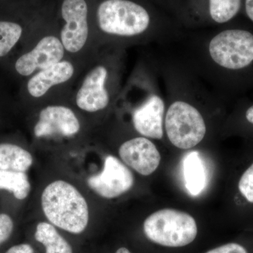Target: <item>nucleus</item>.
<instances>
[{
    "label": "nucleus",
    "mask_w": 253,
    "mask_h": 253,
    "mask_svg": "<svg viewBox=\"0 0 253 253\" xmlns=\"http://www.w3.org/2000/svg\"><path fill=\"white\" fill-rule=\"evenodd\" d=\"M42 209L51 224L71 234H81L89 223V208L84 196L67 181H53L41 196Z\"/></svg>",
    "instance_id": "1"
},
{
    "label": "nucleus",
    "mask_w": 253,
    "mask_h": 253,
    "mask_svg": "<svg viewBox=\"0 0 253 253\" xmlns=\"http://www.w3.org/2000/svg\"><path fill=\"white\" fill-rule=\"evenodd\" d=\"M145 236L151 242L168 248H181L194 242L198 226L192 216L174 209H163L144 220Z\"/></svg>",
    "instance_id": "2"
},
{
    "label": "nucleus",
    "mask_w": 253,
    "mask_h": 253,
    "mask_svg": "<svg viewBox=\"0 0 253 253\" xmlns=\"http://www.w3.org/2000/svg\"><path fill=\"white\" fill-rule=\"evenodd\" d=\"M97 20L101 31L120 37L142 34L151 21L143 6L129 0H105L98 7Z\"/></svg>",
    "instance_id": "3"
},
{
    "label": "nucleus",
    "mask_w": 253,
    "mask_h": 253,
    "mask_svg": "<svg viewBox=\"0 0 253 253\" xmlns=\"http://www.w3.org/2000/svg\"><path fill=\"white\" fill-rule=\"evenodd\" d=\"M165 129L173 146L180 149H190L204 139L207 131L206 122L199 110L183 101H176L169 106Z\"/></svg>",
    "instance_id": "4"
},
{
    "label": "nucleus",
    "mask_w": 253,
    "mask_h": 253,
    "mask_svg": "<svg viewBox=\"0 0 253 253\" xmlns=\"http://www.w3.org/2000/svg\"><path fill=\"white\" fill-rule=\"evenodd\" d=\"M209 54L218 66L229 70L242 69L253 61V35L245 30H226L209 43Z\"/></svg>",
    "instance_id": "5"
},
{
    "label": "nucleus",
    "mask_w": 253,
    "mask_h": 253,
    "mask_svg": "<svg viewBox=\"0 0 253 253\" xmlns=\"http://www.w3.org/2000/svg\"><path fill=\"white\" fill-rule=\"evenodd\" d=\"M86 183L100 197L113 199L128 192L134 185V179L124 163L115 156H108L101 172L89 176Z\"/></svg>",
    "instance_id": "6"
},
{
    "label": "nucleus",
    "mask_w": 253,
    "mask_h": 253,
    "mask_svg": "<svg viewBox=\"0 0 253 253\" xmlns=\"http://www.w3.org/2000/svg\"><path fill=\"white\" fill-rule=\"evenodd\" d=\"M88 8L85 0H64L61 15L66 24L61 32V41L66 51L76 53L85 45L89 36Z\"/></svg>",
    "instance_id": "7"
},
{
    "label": "nucleus",
    "mask_w": 253,
    "mask_h": 253,
    "mask_svg": "<svg viewBox=\"0 0 253 253\" xmlns=\"http://www.w3.org/2000/svg\"><path fill=\"white\" fill-rule=\"evenodd\" d=\"M64 52L61 40L54 36L44 37L34 49L16 61L15 68L21 76H29L61 61Z\"/></svg>",
    "instance_id": "8"
},
{
    "label": "nucleus",
    "mask_w": 253,
    "mask_h": 253,
    "mask_svg": "<svg viewBox=\"0 0 253 253\" xmlns=\"http://www.w3.org/2000/svg\"><path fill=\"white\" fill-rule=\"evenodd\" d=\"M81 129V123L75 113L63 106H49L41 111L34 127L38 138L59 135L73 136Z\"/></svg>",
    "instance_id": "9"
},
{
    "label": "nucleus",
    "mask_w": 253,
    "mask_h": 253,
    "mask_svg": "<svg viewBox=\"0 0 253 253\" xmlns=\"http://www.w3.org/2000/svg\"><path fill=\"white\" fill-rule=\"evenodd\" d=\"M123 162L143 176H149L158 169L161 156L156 145L144 136L126 141L119 149Z\"/></svg>",
    "instance_id": "10"
},
{
    "label": "nucleus",
    "mask_w": 253,
    "mask_h": 253,
    "mask_svg": "<svg viewBox=\"0 0 253 253\" xmlns=\"http://www.w3.org/2000/svg\"><path fill=\"white\" fill-rule=\"evenodd\" d=\"M108 71L98 66L86 75L76 94L78 107L86 112L94 113L104 110L109 104V94L106 88Z\"/></svg>",
    "instance_id": "11"
},
{
    "label": "nucleus",
    "mask_w": 253,
    "mask_h": 253,
    "mask_svg": "<svg viewBox=\"0 0 253 253\" xmlns=\"http://www.w3.org/2000/svg\"><path fill=\"white\" fill-rule=\"evenodd\" d=\"M165 103L158 95H152L134 110L132 123L134 129L144 137L161 139L163 136Z\"/></svg>",
    "instance_id": "12"
},
{
    "label": "nucleus",
    "mask_w": 253,
    "mask_h": 253,
    "mask_svg": "<svg viewBox=\"0 0 253 253\" xmlns=\"http://www.w3.org/2000/svg\"><path fill=\"white\" fill-rule=\"evenodd\" d=\"M74 74V66L68 61L60 62L38 71L28 82V92L33 97L40 98L50 88L69 81Z\"/></svg>",
    "instance_id": "13"
},
{
    "label": "nucleus",
    "mask_w": 253,
    "mask_h": 253,
    "mask_svg": "<svg viewBox=\"0 0 253 253\" xmlns=\"http://www.w3.org/2000/svg\"><path fill=\"white\" fill-rule=\"evenodd\" d=\"M183 167L186 189L192 196H198L207 184L206 168L199 153L193 151L186 155Z\"/></svg>",
    "instance_id": "14"
},
{
    "label": "nucleus",
    "mask_w": 253,
    "mask_h": 253,
    "mask_svg": "<svg viewBox=\"0 0 253 253\" xmlns=\"http://www.w3.org/2000/svg\"><path fill=\"white\" fill-rule=\"evenodd\" d=\"M33 163L28 151L12 144H0V170L26 172Z\"/></svg>",
    "instance_id": "15"
},
{
    "label": "nucleus",
    "mask_w": 253,
    "mask_h": 253,
    "mask_svg": "<svg viewBox=\"0 0 253 253\" xmlns=\"http://www.w3.org/2000/svg\"><path fill=\"white\" fill-rule=\"evenodd\" d=\"M35 238L46 249L45 253H73L68 241L60 235L51 223H39L37 225Z\"/></svg>",
    "instance_id": "16"
},
{
    "label": "nucleus",
    "mask_w": 253,
    "mask_h": 253,
    "mask_svg": "<svg viewBox=\"0 0 253 253\" xmlns=\"http://www.w3.org/2000/svg\"><path fill=\"white\" fill-rule=\"evenodd\" d=\"M31 185L26 172L0 170V190H6L18 200L26 199Z\"/></svg>",
    "instance_id": "17"
},
{
    "label": "nucleus",
    "mask_w": 253,
    "mask_h": 253,
    "mask_svg": "<svg viewBox=\"0 0 253 253\" xmlns=\"http://www.w3.org/2000/svg\"><path fill=\"white\" fill-rule=\"evenodd\" d=\"M241 4L242 0H209L210 14L216 23H226L238 14Z\"/></svg>",
    "instance_id": "18"
},
{
    "label": "nucleus",
    "mask_w": 253,
    "mask_h": 253,
    "mask_svg": "<svg viewBox=\"0 0 253 253\" xmlns=\"http://www.w3.org/2000/svg\"><path fill=\"white\" fill-rule=\"evenodd\" d=\"M22 32V28L17 23L0 21V57L6 56L16 45Z\"/></svg>",
    "instance_id": "19"
},
{
    "label": "nucleus",
    "mask_w": 253,
    "mask_h": 253,
    "mask_svg": "<svg viewBox=\"0 0 253 253\" xmlns=\"http://www.w3.org/2000/svg\"><path fill=\"white\" fill-rule=\"evenodd\" d=\"M239 189L246 201L253 204V163L241 176Z\"/></svg>",
    "instance_id": "20"
},
{
    "label": "nucleus",
    "mask_w": 253,
    "mask_h": 253,
    "mask_svg": "<svg viewBox=\"0 0 253 253\" xmlns=\"http://www.w3.org/2000/svg\"><path fill=\"white\" fill-rule=\"evenodd\" d=\"M14 229V222L8 214H0V245L7 241Z\"/></svg>",
    "instance_id": "21"
},
{
    "label": "nucleus",
    "mask_w": 253,
    "mask_h": 253,
    "mask_svg": "<svg viewBox=\"0 0 253 253\" xmlns=\"http://www.w3.org/2000/svg\"><path fill=\"white\" fill-rule=\"evenodd\" d=\"M206 253H249L244 246L236 243L222 245Z\"/></svg>",
    "instance_id": "22"
},
{
    "label": "nucleus",
    "mask_w": 253,
    "mask_h": 253,
    "mask_svg": "<svg viewBox=\"0 0 253 253\" xmlns=\"http://www.w3.org/2000/svg\"><path fill=\"white\" fill-rule=\"evenodd\" d=\"M6 253H34V250L29 244H19L10 248Z\"/></svg>",
    "instance_id": "23"
},
{
    "label": "nucleus",
    "mask_w": 253,
    "mask_h": 253,
    "mask_svg": "<svg viewBox=\"0 0 253 253\" xmlns=\"http://www.w3.org/2000/svg\"><path fill=\"white\" fill-rule=\"evenodd\" d=\"M245 9L248 17L253 22V0H246L245 1Z\"/></svg>",
    "instance_id": "24"
},
{
    "label": "nucleus",
    "mask_w": 253,
    "mask_h": 253,
    "mask_svg": "<svg viewBox=\"0 0 253 253\" xmlns=\"http://www.w3.org/2000/svg\"><path fill=\"white\" fill-rule=\"evenodd\" d=\"M246 117L247 121L253 125V105L246 111Z\"/></svg>",
    "instance_id": "25"
},
{
    "label": "nucleus",
    "mask_w": 253,
    "mask_h": 253,
    "mask_svg": "<svg viewBox=\"0 0 253 253\" xmlns=\"http://www.w3.org/2000/svg\"><path fill=\"white\" fill-rule=\"evenodd\" d=\"M115 253H131L130 251H129L127 249H126V248H121V249H119L117 251H116Z\"/></svg>",
    "instance_id": "26"
}]
</instances>
